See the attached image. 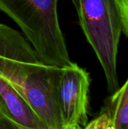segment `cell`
<instances>
[{
  "label": "cell",
  "instance_id": "cell-2",
  "mask_svg": "<svg viewBox=\"0 0 128 129\" xmlns=\"http://www.w3.org/2000/svg\"><path fill=\"white\" fill-rule=\"evenodd\" d=\"M58 0H0V11L10 17L46 63H72L57 13Z\"/></svg>",
  "mask_w": 128,
  "mask_h": 129
},
{
  "label": "cell",
  "instance_id": "cell-3",
  "mask_svg": "<svg viewBox=\"0 0 128 129\" xmlns=\"http://www.w3.org/2000/svg\"><path fill=\"white\" fill-rule=\"evenodd\" d=\"M79 24L103 70L108 89L119 87L117 72L121 25L116 0H71Z\"/></svg>",
  "mask_w": 128,
  "mask_h": 129
},
{
  "label": "cell",
  "instance_id": "cell-7",
  "mask_svg": "<svg viewBox=\"0 0 128 129\" xmlns=\"http://www.w3.org/2000/svg\"><path fill=\"white\" fill-rule=\"evenodd\" d=\"M121 25V32H123L128 38V0H116Z\"/></svg>",
  "mask_w": 128,
  "mask_h": 129
},
{
  "label": "cell",
  "instance_id": "cell-5",
  "mask_svg": "<svg viewBox=\"0 0 128 129\" xmlns=\"http://www.w3.org/2000/svg\"><path fill=\"white\" fill-rule=\"evenodd\" d=\"M0 107L20 129H47L27 100L1 78Z\"/></svg>",
  "mask_w": 128,
  "mask_h": 129
},
{
  "label": "cell",
  "instance_id": "cell-8",
  "mask_svg": "<svg viewBox=\"0 0 128 129\" xmlns=\"http://www.w3.org/2000/svg\"><path fill=\"white\" fill-rule=\"evenodd\" d=\"M0 129H20L0 107Z\"/></svg>",
  "mask_w": 128,
  "mask_h": 129
},
{
  "label": "cell",
  "instance_id": "cell-4",
  "mask_svg": "<svg viewBox=\"0 0 128 129\" xmlns=\"http://www.w3.org/2000/svg\"><path fill=\"white\" fill-rule=\"evenodd\" d=\"M90 76L72 62L63 67L57 94L61 129H84L88 123Z\"/></svg>",
  "mask_w": 128,
  "mask_h": 129
},
{
  "label": "cell",
  "instance_id": "cell-6",
  "mask_svg": "<svg viewBox=\"0 0 128 129\" xmlns=\"http://www.w3.org/2000/svg\"><path fill=\"white\" fill-rule=\"evenodd\" d=\"M101 112L110 119L112 129H128V79L109 98Z\"/></svg>",
  "mask_w": 128,
  "mask_h": 129
},
{
  "label": "cell",
  "instance_id": "cell-1",
  "mask_svg": "<svg viewBox=\"0 0 128 129\" xmlns=\"http://www.w3.org/2000/svg\"><path fill=\"white\" fill-rule=\"evenodd\" d=\"M62 67L45 63L23 34L0 23V78L27 100L47 129H61L57 88Z\"/></svg>",
  "mask_w": 128,
  "mask_h": 129
}]
</instances>
